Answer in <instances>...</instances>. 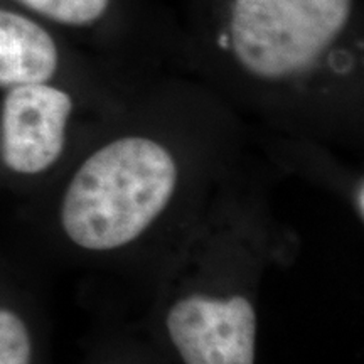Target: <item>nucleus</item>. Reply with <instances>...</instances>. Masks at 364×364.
<instances>
[{"label":"nucleus","instance_id":"f257e3e1","mask_svg":"<svg viewBox=\"0 0 364 364\" xmlns=\"http://www.w3.org/2000/svg\"><path fill=\"white\" fill-rule=\"evenodd\" d=\"M179 166L166 145L130 135L95 150L68 182L59 208L63 233L91 253L125 248L167 211Z\"/></svg>","mask_w":364,"mask_h":364},{"label":"nucleus","instance_id":"f03ea898","mask_svg":"<svg viewBox=\"0 0 364 364\" xmlns=\"http://www.w3.org/2000/svg\"><path fill=\"white\" fill-rule=\"evenodd\" d=\"M353 0H235L231 48L250 75H304L343 33Z\"/></svg>","mask_w":364,"mask_h":364},{"label":"nucleus","instance_id":"7ed1b4c3","mask_svg":"<svg viewBox=\"0 0 364 364\" xmlns=\"http://www.w3.org/2000/svg\"><path fill=\"white\" fill-rule=\"evenodd\" d=\"M166 331L184 364H255L258 318L241 294L193 292L177 299Z\"/></svg>","mask_w":364,"mask_h":364},{"label":"nucleus","instance_id":"20e7f679","mask_svg":"<svg viewBox=\"0 0 364 364\" xmlns=\"http://www.w3.org/2000/svg\"><path fill=\"white\" fill-rule=\"evenodd\" d=\"M73 98L46 83L7 88L0 107V159L12 174L33 177L63 156Z\"/></svg>","mask_w":364,"mask_h":364},{"label":"nucleus","instance_id":"39448f33","mask_svg":"<svg viewBox=\"0 0 364 364\" xmlns=\"http://www.w3.org/2000/svg\"><path fill=\"white\" fill-rule=\"evenodd\" d=\"M59 66L51 34L21 14L0 9V88L46 83Z\"/></svg>","mask_w":364,"mask_h":364},{"label":"nucleus","instance_id":"423d86ee","mask_svg":"<svg viewBox=\"0 0 364 364\" xmlns=\"http://www.w3.org/2000/svg\"><path fill=\"white\" fill-rule=\"evenodd\" d=\"M36 348L31 327L12 309L0 306V364H34Z\"/></svg>","mask_w":364,"mask_h":364},{"label":"nucleus","instance_id":"0eeeda50","mask_svg":"<svg viewBox=\"0 0 364 364\" xmlns=\"http://www.w3.org/2000/svg\"><path fill=\"white\" fill-rule=\"evenodd\" d=\"M17 2L59 24L86 26L103 16L110 0H17Z\"/></svg>","mask_w":364,"mask_h":364},{"label":"nucleus","instance_id":"6e6552de","mask_svg":"<svg viewBox=\"0 0 364 364\" xmlns=\"http://www.w3.org/2000/svg\"><path fill=\"white\" fill-rule=\"evenodd\" d=\"M363 196H364V184L363 181H359L354 188L353 193V206L356 209V215L359 216V220H363L364 216V203H363Z\"/></svg>","mask_w":364,"mask_h":364}]
</instances>
